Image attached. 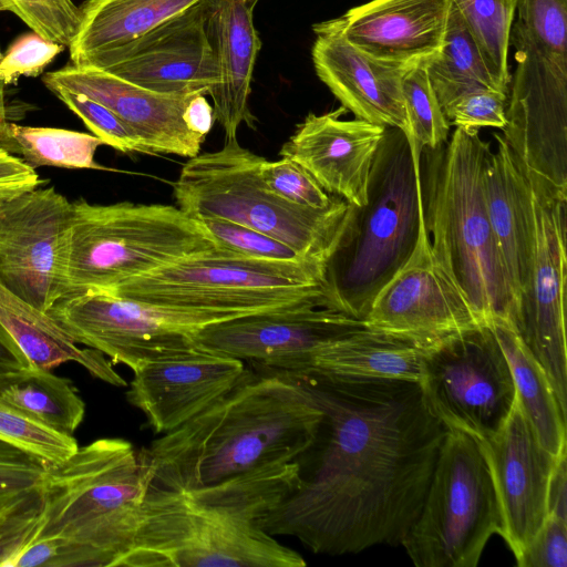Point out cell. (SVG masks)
Wrapping results in <instances>:
<instances>
[{"mask_svg":"<svg viewBox=\"0 0 567 567\" xmlns=\"http://www.w3.org/2000/svg\"><path fill=\"white\" fill-rule=\"evenodd\" d=\"M290 377L323 412L322 444L309 475H301L258 527L333 556L401 545L421 511L447 430L425 404L420 383Z\"/></svg>","mask_w":567,"mask_h":567,"instance_id":"cell-1","label":"cell"},{"mask_svg":"<svg viewBox=\"0 0 567 567\" xmlns=\"http://www.w3.org/2000/svg\"><path fill=\"white\" fill-rule=\"evenodd\" d=\"M322 421L299 380L251 367L203 412L138 452L150 486L188 492L296 461L311 450Z\"/></svg>","mask_w":567,"mask_h":567,"instance_id":"cell-2","label":"cell"},{"mask_svg":"<svg viewBox=\"0 0 567 567\" xmlns=\"http://www.w3.org/2000/svg\"><path fill=\"white\" fill-rule=\"evenodd\" d=\"M478 132L456 127L450 140L423 148L421 203L432 250L484 326L516 321L517 303L484 198L483 171L491 151Z\"/></svg>","mask_w":567,"mask_h":567,"instance_id":"cell-3","label":"cell"},{"mask_svg":"<svg viewBox=\"0 0 567 567\" xmlns=\"http://www.w3.org/2000/svg\"><path fill=\"white\" fill-rule=\"evenodd\" d=\"M150 478L140 452L123 439H100L50 464L43 508L30 542H71L93 567L121 566L131 550Z\"/></svg>","mask_w":567,"mask_h":567,"instance_id":"cell-4","label":"cell"},{"mask_svg":"<svg viewBox=\"0 0 567 567\" xmlns=\"http://www.w3.org/2000/svg\"><path fill=\"white\" fill-rule=\"evenodd\" d=\"M262 158L237 140L190 157L173 183L177 207L195 219L218 218L249 227L302 257L329 265L349 236L358 207L338 196L322 209L281 198L259 177Z\"/></svg>","mask_w":567,"mask_h":567,"instance_id":"cell-5","label":"cell"},{"mask_svg":"<svg viewBox=\"0 0 567 567\" xmlns=\"http://www.w3.org/2000/svg\"><path fill=\"white\" fill-rule=\"evenodd\" d=\"M515 14L501 135L530 183L567 193V0H516Z\"/></svg>","mask_w":567,"mask_h":567,"instance_id":"cell-6","label":"cell"},{"mask_svg":"<svg viewBox=\"0 0 567 567\" xmlns=\"http://www.w3.org/2000/svg\"><path fill=\"white\" fill-rule=\"evenodd\" d=\"M420 162L405 133L386 127L349 236L327 269L329 308L363 320L378 291L405 264L422 217Z\"/></svg>","mask_w":567,"mask_h":567,"instance_id":"cell-7","label":"cell"},{"mask_svg":"<svg viewBox=\"0 0 567 567\" xmlns=\"http://www.w3.org/2000/svg\"><path fill=\"white\" fill-rule=\"evenodd\" d=\"M65 250L66 295H111L126 281L217 248L202 223L164 204L72 202Z\"/></svg>","mask_w":567,"mask_h":567,"instance_id":"cell-8","label":"cell"},{"mask_svg":"<svg viewBox=\"0 0 567 567\" xmlns=\"http://www.w3.org/2000/svg\"><path fill=\"white\" fill-rule=\"evenodd\" d=\"M328 264L270 260L214 248L126 281L111 296L143 305L250 315L305 302L327 306Z\"/></svg>","mask_w":567,"mask_h":567,"instance_id":"cell-9","label":"cell"},{"mask_svg":"<svg viewBox=\"0 0 567 567\" xmlns=\"http://www.w3.org/2000/svg\"><path fill=\"white\" fill-rule=\"evenodd\" d=\"M501 529L499 503L480 441L446 430L421 511L401 545L417 567H476Z\"/></svg>","mask_w":567,"mask_h":567,"instance_id":"cell-10","label":"cell"},{"mask_svg":"<svg viewBox=\"0 0 567 567\" xmlns=\"http://www.w3.org/2000/svg\"><path fill=\"white\" fill-rule=\"evenodd\" d=\"M296 550L254 522L199 504L182 492L150 486L127 567H303Z\"/></svg>","mask_w":567,"mask_h":567,"instance_id":"cell-11","label":"cell"},{"mask_svg":"<svg viewBox=\"0 0 567 567\" xmlns=\"http://www.w3.org/2000/svg\"><path fill=\"white\" fill-rule=\"evenodd\" d=\"M75 342L134 371L196 349L192 333L243 315L154 307L103 293L60 299L47 312Z\"/></svg>","mask_w":567,"mask_h":567,"instance_id":"cell-12","label":"cell"},{"mask_svg":"<svg viewBox=\"0 0 567 567\" xmlns=\"http://www.w3.org/2000/svg\"><path fill=\"white\" fill-rule=\"evenodd\" d=\"M419 383L429 410L447 430L477 440L499 429L516 396L507 358L489 326L426 350Z\"/></svg>","mask_w":567,"mask_h":567,"instance_id":"cell-13","label":"cell"},{"mask_svg":"<svg viewBox=\"0 0 567 567\" xmlns=\"http://www.w3.org/2000/svg\"><path fill=\"white\" fill-rule=\"evenodd\" d=\"M534 248L515 321L526 348L542 365L566 413V210L567 194L530 185Z\"/></svg>","mask_w":567,"mask_h":567,"instance_id":"cell-14","label":"cell"},{"mask_svg":"<svg viewBox=\"0 0 567 567\" xmlns=\"http://www.w3.org/2000/svg\"><path fill=\"white\" fill-rule=\"evenodd\" d=\"M364 326L342 311L305 302L214 322L195 330L192 338L197 348L255 368L300 375L311 370L330 343Z\"/></svg>","mask_w":567,"mask_h":567,"instance_id":"cell-15","label":"cell"},{"mask_svg":"<svg viewBox=\"0 0 567 567\" xmlns=\"http://www.w3.org/2000/svg\"><path fill=\"white\" fill-rule=\"evenodd\" d=\"M72 216V202L53 186L0 200V284L45 313L66 295Z\"/></svg>","mask_w":567,"mask_h":567,"instance_id":"cell-16","label":"cell"},{"mask_svg":"<svg viewBox=\"0 0 567 567\" xmlns=\"http://www.w3.org/2000/svg\"><path fill=\"white\" fill-rule=\"evenodd\" d=\"M363 322L370 329L411 341L424 350L484 326L436 259L423 210L413 252L378 291Z\"/></svg>","mask_w":567,"mask_h":567,"instance_id":"cell-17","label":"cell"},{"mask_svg":"<svg viewBox=\"0 0 567 567\" xmlns=\"http://www.w3.org/2000/svg\"><path fill=\"white\" fill-rule=\"evenodd\" d=\"M207 0L82 66L103 70L164 94L209 95L218 73L206 29Z\"/></svg>","mask_w":567,"mask_h":567,"instance_id":"cell-18","label":"cell"},{"mask_svg":"<svg viewBox=\"0 0 567 567\" xmlns=\"http://www.w3.org/2000/svg\"><path fill=\"white\" fill-rule=\"evenodd\" d=\"M478 441L499 503V535L517 558L548 515V485L558 455L539 443L517 396L499 429Z\"/></svg>","mask_w":567,"mask_h":567,"instance_id":"cell-19","label":"cell"},{"mask_svg":"<svg viewBox=\"0 0 567 567\" xmlns=\"http://www.w3.org/2000/svg\"><path fill=\"white\" fill-rule=\"evenodd\" d=\"M244 361L196 348L134 371L127 401L157 434L171 432L227 393L245 374Z\"/></svg>","mask_w":567,"mask_h":567,"instance_id":"cell-20","label":"cell"},{"mask_svg":"<svg viewBox=\"0 0 567 567\" xmlns=\"http://www.w3.org/2000/svg\"><path fill=\"white\" fill-rule=\"evenodd\" d=\"M47 89L81 93L115 113L140 138L147 154H199L205 137L192 132L183 114L197 94H164L130 83L103 70L72 63L44 74Z\"/></svg>","mask_w":567,"mask_h":567,"instance_id":"cell-21","label":"cell"},{"mask_svg":"<svg viewBox=\"0 0 567 567\" xmlns=\"http://www.w3.org/2000/svg\"><path fill=\"white\" fill-rule=\"evenodd\" d=\"M343 106L309 113L279 154L301 165L330 195L361 208L367 204L370 171L385 126L343 120Z\"/></svg>","mask_w":567,"mask_h":567,"instance_id":"cell-22","label":"cell"},{"mask_svg":"<svg viewBox=\"0 0 567 567\" xmlns=\"http://www.w3.org/2000/svg\"><path fill=\"white\" fill-rule=\"evenodd\" d=\"M318 78L357 118L408 131L402 79L411 66L378 60L347 40L336 19L313 25Z\"/></svg>","mask_w":567,"mask_h":567,"instance_id":"cell-23","label":"cell"},{"mask_svg":"<svg viewBox=\"0 0 567 567\" xmlns=\"http://www.w3.org/2000/svg\"><path fill=\"white\" fill-rule=\"evenodd\" d=\"M454 0H371L336 18L349 42L374 59L413 66L442 50Z\"/></svg>","mask_w":567,"mask_h":567,"instance_id":"cell-24","label":"cell"},{"mask_svg":"<svg viewBox=\"0 0 567 567\" xmlns=\"http://www.w3.org/2000/svg\"><path fill=\"white\" fill-rule=\"evenodd\" d=\"M258 0H207L206 29L214 52L218 79L209 93L214 120L226 141L237 140L244 122L254 126L248 101L261 41L252 11Z\"/></svg>","mask_w":567,"mask_h":567,"instance_id":"cell-25","label":"cell"},{"mask_svg":"<svg viewBox=\"0 0 567 567\" xmlns=\"http://www.w3.org/2000/svg\"><path fill=\"white\" fill-rule=\"evenodd\" d=\"M483 189L489 224L517 303L526 286L534 248V217L530 186L501 134H494Z\"/></svg>","mask_w":567,"mask_h":567,"instance_id":"cell-26","label":"cell"},{"mask_svg":"<svg viewBox=\"0 0 567 567\" xmlns=\"http://www.w3.org/2000/svg\"><path fill=\"white\" fill-rule=\"evenodd\" d=\"M0 324L34 367L50 370L73 361L106 383L115 386L127 384L102 352L78 347L48 313L38 310L1 284Z\"/></svg>","mask_w":567,"mask_h":567,"instance_id":"cell-27","label":"cell"},{"mask_svg":"<svg viewBox=\"0 0 567 567\" xmlns=\"http://www.w3.org/2000/svg\"><path fill=\"white\" fill-rule=\"evenodd\" d=\"M200 0H85L78 33L70 43L71 63L91 59L140 38Z\"/></svg>","mask_w":567,"mask_h":567,"instance_id":"cell-28","label":"cell"},{"mask_svg":"<svg viewBox=\"0 0 567 567\" xmlns=\"http://www.w3.org/2000/svg\"><path fill=\"white\" fill-rule=\"evenodd\" d=\"M425 352L411 341L364 326L330 343L305 374L420 382Z\"/></svg>","mask_w":567,"mask_h":567,"instance_id":"cell-29","label":"cell"},{"mask_svg":"<svg viewBox=\"0 0 567 567\" xmlns=\"http://www.w3.org/2000/svg\"><path fill=\"white\" fill-rule=\"evenodd\" d=\"M50 463L0 440V567L28 544L43 508Z\"/></svg>","mask_w":567,"mask_h":567,"instance_id":"cell-30","label":"cell"},{"mask_svg":"<svg viewBox=\"0 0 567 567\" xmlns=\"http://www.w3.org/2000/svg\"><path fill=\"white\" fill-rule=\"evenodd\" d=\"M487 326L507 358L519 405L539 443L551 454L559 455L567 446L566 413L546 372L526 348L512 319L497 317Z\"/></svg>","mask_w":567,"mask_h":567,"instance_id":"cell-31","label":"cell"},{"mask_svg":"<svg viewBox=\"0 0 567 567\" xmlns=\"http://www.w3.org/2000/svg\"><path fill=\"white\" fill-rule=\"evenodd\" d=\"M0 401L28 417L72 436L85 414L73 382L32 365L0 388Z\"/></svg>","mask_w":567,"mask_h":567,"instance_id":"cell-32","label":"cell"},{"mask_svg":"<svg viewBox=\"0 0 567 567\" xmlns=\"http://www.w3.org/2000/svg\"><path fill=\"white\" fill-rule=\"evenodd\" d=\"M95 135L58 127L27 126L8 121L0 125V146L33 169L41 166L105 169L95 162Z\"/></svg>","mask_w":567,"mask_h":567,"instance_id":"cell-33","label":"cell"},{"mask_svg":"<svg viewBox=\"0 0 567 567\" xmlns=\"http://www.w3.org/2000/svg\"><path fill=\"white\" fill-rule=\"evenodd\" d=\"M426 71L443 112L458 97L475 89L502 91L488 72L454 2L442 50L426 63Z\"/></svg>","mask_w":567,"mask_h":567,"instance_id":"cell-34","label":"cell"},{"mask_svg":"<svg viewBox=\"0 0 567 567\" xmlns=\"http://www.w3.org/2000/svg\"><path fill=\"white\" fill-rule=\"evenodd\" d=\"M454 4L495 83L508 94L507 55L516 0H454Z\"/></svg>","mask_w":567,"mask_h":567,"instance_id":"cell-35","label":"cell"},{"mask_svg":"<svg viewBox=\"0 0 567 567\" xmlns=\"http://www.w3.org/2000/svg\"><path fill=\"white\" fill-rule=\"evenodd\" d=\"M408 121L405 133L412 154L421 159L423 148H435L449 140L450 122L429 80L426 63L411 66L402 79Z\"/></svg>","mask_w":567,"mask_h":567,"instance_id":"cell-36","label":"cell"},{"mask_svg":"<svg viewBox=\"0 0 567 567\" xmlns=\"http://www.w3.org/2000/svg\"><path fill=\"white\" fill-rule=\"evenodd\" d=\"M0 440L39 458L58 464L79 449L76 440L56 432L0 401Z\"/></svg>","mask_w":567,"mask_h":567,"instance_id":"cell-37","label":"cell"},{"mask_svg":"<svg viewBox=\"0 0 567 567\" xmlns=\"http://www.w3.org/2000/svg\"><path fill=\"white\" fill-rule=\"evenodd\" d=\"M75 113L105 145L123 153L147 154L137 135L111 110L101 103L64 87L48 89Z\"/></svg>","mask_w":567,"mask_h":567,"instance_id":"cell-38","label":"cell"},{"mask_svg":"<svg viewBox=\"0 0 567 567\" xmlns=\"http://www.w3.org/2000/svg\"><path fill=\"white\" fill-rule=\"evenodd\" d=\"M32 31L69 47L78 33L80 9L72 0H4Z\"/></svg>","mask_w":567,"mask_h":567,"instance_id":"cell-39","label":"cell"},{"mask_svg":"<svg viewBox=\"0 0 567 567\" xmlns=\"http://www.w3.org/2000/svg\"><path fill=\"white\" fill-rule=\"evenodd\" d=\"M259 177L272 193L297 205L322 209L337 197L328 194L301 165L287 157L274 162L262 158Z\"/></svg>","mask_w":567,"mask_h":567,"instance_id":"cell-40","label":"cell"},{"mask_svg":"<svg viewBox=\"0 0 567 567\" xmlns=\"http://www.w3.org/2000/svg\"><path fill=\"white\" fill-rule=\"evenodd\" d=\"M197 220L208 230L217 248L240 256L270 260L311 259L302 257L282 241L249 227L218 218Z\"/></svg>","mask_w":567,"mask_h":567,"instance_id":"cell-41","label":"cell"},{"mask_svg":"<svg viewBox=\"0 0 567 567\" xmlns=\"http://www.w3.org/2000/svg\"><path fill=\"white\" fill-rule=\"evenodd\" d=\"M508 94L492 87L470 91L454 101L444 114L450 124L468 132L482 127L503 130L506 125Z\"/></svg>","mask_w":567,"mask_h":567,"instance_id":"cell-42","label":"cell"},{"mask_svg":"<svg viewBox=\"0 0 567 567\" xmlns=\"http://www.w3.org/2000/svg\"><path fill=\"white\" fill-rule=\"evenodd\" d=\"M64 48L34 31L24 33L13 41L0 59V79L8 85L16 83L21 76H37Z\"/></svg>","mask_w":567,"mask_h":567,"instance_id":"cell-43","label":"cell"},{"mask_svg":"<svg viewBox=\"0 0 567 567\" xmlns=\"http://www.w3.org/2000/svg\"><path fill=\"white\" fill-rule=\"evenodd\" d=\"M516 564L519 567H566L567 520L548 514Z\"/></svg>","mask_w":567,"mask_h":567,"instance_id":"cell-44","label":"cell"},{"mask_svg":"<svg viewBox=\"0 0 567 567\" xmlns=\"http://www.w3.org/2000/svg\"><path fill=\"white\" fill-rule=\"evenodd\" d=\"M43 184L35 169L0 146V200Z\"/></svg>","mask_w":567,"mask_h":567,"instance_id":"cell-45","label":"cell"},{"mask_svg":"<svg viewBox=\"0 0 567 567\" xmlns=\"http://www.w3.org/2000/svg\"><path fill=\"white\" fill-rule=\"evenodd\" d=\"M565 446L559 453L548 485V514L567 520V468Z\"/></svg>","mask_w":567,"mask_h":567,"instance_id":"cell-46","label":"cell"},{"mask_svg":"<svg viewBox=\"0 0 567 567\" xmlns=\"http://www.w3.org/2000/svg\"><path fill=\"white\" fill-rule=\"evenodd\" d=\"M32 364L0 324V388Z\"/></svg>","mask_w":567,"mask_h":567,"instance_id":"cell-47","label":"cell"},{"mask_svg":"<svg viewBox=\"0 0 567 567\" xmlns=\"http://www.w3.org/2000/svg\"><path fill=\"white\" fill-rule=\"evenodd\" d=\"M183 118L192 132L205 137L214 123L213 106L204 94H197L187 104Z\"/></svg>","mask_w":567,"mask_h":567,"instance_id":"cell-48","label":"cell"},{"mask_svg":"<svg viewBox=\"0 0 567 567\" xmlns=\"http://www.w3.org/2000/svg\"><path fill=\"white\" fill-rule=\"evenodd\" d=\"M6 84L0 79V125L3 123L11 121V107L8 105L6 100Z\"/></svg>","mask_w":567,"mask_h":567,"instance_id":"cell-49","label":"cell"},{"mask_svg":"<svg viewBox=\"0 0 567 567\" xmlns=\"http://www.w3.org/2000/svg\"><path fill=\"white\" fill-rule=\"evenodd\" d=\"M2 11H9V7L4 0H0V12Z\"/></svg>","mask_w":567,"mask_h":567,"instance_id":"cell-50","label":"cell"},{"mask_svg":"<svg viewBox=\"0 0 567 567\" xmlns=\"http://www.w3.org/2000/svg\"><path fill=\"white\" fill-rule=\"evenodd\" d=\"M2 58L1 51H0V59Z\"/></svg>","mask_w":567,"mask_h":567,"instance_id":"cell-51","label":"cell"}]
</instances>
